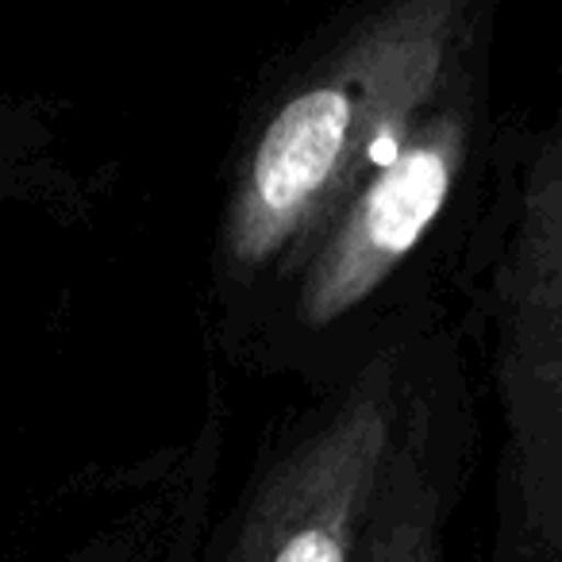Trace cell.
<instances>
[{"instance_id": "cell-3", "label": "cell", "mask_w": 562, "mask_h": 562, "mask_svg": "<svg viewBox=\"0 0 562 562\" xmlns=\"http://www.w3.org/2000/svg\"><path fill=\"white\" fill-rule=\"evenodd\" d=\"M462 355L443 308L339 385L301 390L262 428L227 493H220L227 390L209 359L201 428L181 447L166 562H362L416 424Z\"/></svg>"}, {"instance_id": "cell-4", "label": "cell", "mask_w": 562, "mask_h": 562, "mask_svg": "<svg viewBox=\"0 0 562 562\" xmlns=\"http://www.w3.org/2000/svg\"><path fill=\"white\" fill-rule=\"evenodd\" d=\"M451 316L493 408L482 562H562V66L539 109L501 116Z\"/></svg>"}, {"instance_id": "cell-1", "label": "cell", "mask_w": 562, "mask_h": 562, "mask_svg": "<svg viewBox=\"0 0 562 562\" xmlns=\"http://www.w3.org/2000/svg\"><path fill=\"white\" fill-rule=\"evenodd\" d=\"M497 0H370L336 12L250 81L204 243V347L224 355L355 181L482 43Z\"/></svg>"}, {"instance_id": "cell-2", "label": "cell", "mask_w": 562, "mask_h": 562, "mask_svg": "<svg viewBox=\"0 0 562 562\" xmlns=\"http://www.w3.org/2000/svg\"><path fill=\"white\" fill-rule=\"evenodd\" d=\"M482 43L355 181L255 308L220 367L328 390L451 308V273L505 112Z\"/></svg>"}, {"instance_id": "cell-5", "label": "cell", "mask_w": 562, "mask_h": 562, "mask_svg": "<svg viewBox=\"0 0 562 562\" xmlns=\"http://www.w3.org/2000/svg\"><path fill=\"white\" fill-rule=\"evenodd\" d=\"M181 493V447L66 485L0 562H166Z\"/></svg>"}, {"instance_id": "cell-7", "label": "cell", "mask_w": 562, "mask_h": 562, "mask_svg": "<svg viewBox=\"0 0 562 562\" xmlns=\"http://www.w3.org/2000/svg\"><path fill=\"white\" fill-rule=\"evenodd\" d=\"M0 204L81 216L89 209L86 178L70 166L63 127L40 101L0 93Z\"/></svg>"}, {"instance_id": "cell-6", "label": "cell", "mask_w": 562, "mask_h": 562, "mask_svg": "<svg viewBox=\"0 0 562 562\" xmlns=\"http://www.w3.org/2000/svg\"><path fill=\"white\" fill-rule=\"evenodd\" d=\"M482 447V408L462 355L431 393L362 562H443Z\"/></svg>"}]
</instances>
